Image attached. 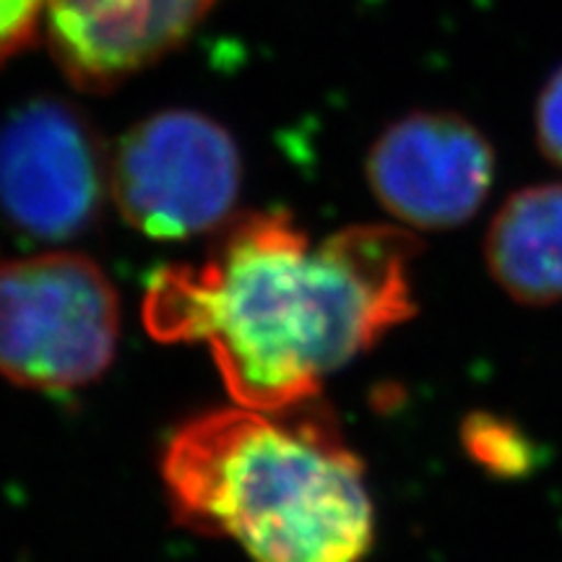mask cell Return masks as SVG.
Here are the masks:
<instances>
[{
    "label": "cell",
    "instance_id": "obj_1",
    "mask_svg": "<svg viewBox=\"0 0 562 562\" xmlns=\"http://www.w3.org/2000/svg\"><path fill=\"white\" fill-rule=\"evenodd\" d=\"M419 240L402 224H357L315 243L286 211L220 229L206 258L149 279L144 323L167 344H206L235 404L286 409L417 313Z\"/></svg>",
    "mask_w": 562,
    "mask_h": 562
},
{
    "label": "cell",
    "instance_id": "obj_2",
    "mask_svg": "<svg viewBox=\"0 0 562 562\" xmlns=\"http://www.w3.org/2000/svg\"><path fill=\"white\" fill-rule=\"evenodd\" d=\"M318 398L220 406L182 422L161 453L175 521L229 539L250 562H362L375 542L364 467Z\"/></svg>",
    "mask_w": 562,
    "mask_h": 562
},
{
    "label": "cell",
    "instance_id": "obj_3",
    "mask_svg": "<svg viewBox=\"0 0 562 562\" xmlns=\"http://www.w3.org/2000/svg\"><path fill=\"white\" fill-rule=\"evenodd\" d=\"M117 292L100 263L53 250L0 263V378L32 391L89 385L115 360Z\"/></svg>",
    "mask_w": 562,
    "mask_h": 562
},
{
    "label": "cell",
    "instance_id": "obj_4",
    "mask_svg": "<svg viewBox=\"0 0 562 562\" xmlns=\"http://www.w3.org/2000/svg\"><path fill=\"white\" fill-rule=\"evenodd\" d=\"M243 188L237 140L199 110L144 117L110 149V201L154 240H191L235 220Z\"/></svg>",
    "mask_w": 562,
    "mask_h": 562
},
{
    "label": "cell",
    "instance_id": "obj_5",
    "mask_svg": "<svg viewBox=\"0 0 562 562\" xmlns=\"http://www.w3.org/2000/svg\"><path fill=\"white\" fill-rule=\"evenodd\" d=\"M110 151L81 110L37 100L0 128V214L42 243H68L100 222Z\"/></svg>",
    "mask_w": 562,
    "mask_h": 562
},
{
    "label": "cell",
    "instance_id": "obj_6",
    "mask_svg": "<svg viewBox=\"0 0 562 562\" xmlns=\"http://www.w3.org/2000/svg\"><path fill=\"white\" fill-rule=\"evenodd\" d=\"M364 175L396 224L412 232H446L484 206L495 182V149L463 115L419 110L375 138Z\"/></svg>",
    "mask_w": 562,
    "mask_h": 562
},
{
    "label": "cell",
    "instance_id": "obj_7",
    "mask_svg": "<svg viewBox=\"0 0 562 562\" xmlns=\"http://www.w3.org/2000/svg\"><path fill=\"white\" fill-rule=\"evenodd\" d=\"M216 0H47L45 40L76 89L104 94L178 50Z\"/></svg>",
    "mask_w": 562,
    "mask_h": 562
},
{
    "label": "cell",
    "instance_id": "obj_8",
    "mask_svg": "<svg viewBox=\"0 0 562 562\" xmlns=\"http://www.w3.org/2000/svg\"><path fill=\"white\" fill-rule=\"evenodd\" d=\"M484 263L518 305L562 300V182H542L508 195L484 235Z\"/></svg>",
    "mask_w": 562,
    "mask_h": 562
},
{
    "label": "cell",
    "instance_id": "obj_9",
    "mask_svg": "<svg viewBox=\"0 0 562 562\" xmlns=\"http://www.w3.org/2000/svg\"><path fill=\"white\" fill-rule=\"evenodd\" d=\"M463 451L492 476L518 480L537 467V451L521 427L490 412H474L461 425Z\"/></svg>",
    "mask_w": 562,
    "mask_h": 562
},
{
    "label": "cell",
    "instance_id": "obj_10",
    "mask_svg": "<svg viewBox=\"0 0 562 562\" xmlns=\"http://www.w3.org/2000/svg\"><path fill=\"white\" fill-rule=\"evenodd\" d=\"M47 0H0V63L30 50L45 34Z\"/></svg>",
    "mask_w": 562,
    "mask_h": 562
},
{
    "label": "cell",
    "instance_id": "obj_11",
    "mask_svg": "<svg viewBox=\"0 0 562 562\" xmlns=\"http://www.w3.org/2000/svg\"><path fill=\"white\" fill-rule=\"evenodd\" d=\"M539 151L562 167V66L547 79L533 112Z\"/></svg>",
    "mask_w": 562,
    "mask_h": 562
}]
</instances>
